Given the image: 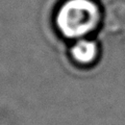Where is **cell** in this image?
I'll list each match as a JSON object with an SVG mask.
<instances>
[{"instance_id": "obj_1", "label": "cell", "mask_w": 125, "mask_h": 125, "mask_svg": "<svg viewBox=\"0 0 125 125\" xmlns=\"http://www.w3.org/2000/svg\"><path fill=\"white\" fill-rule=\"evenodd\" d=\"M102 18L96 0H64L55 13V25L67 39H83L99 26Z\"/></svg>"}, {"instance_id": "obj_2", "label": "cell", "mask_w": 125, "mask_h": 125, "mask_svg": "<svg viewBox=\"0 0 125 125\" xmlns=\"http://www.w3.org/2000/svg\"><path fill=\"white\" fill-rule=\"evenodd\" d=\"M73 60L80 65H89L96 60L98 55V46L94 41L79 39L71 47Z\"/></svg>"}]
</instances>
